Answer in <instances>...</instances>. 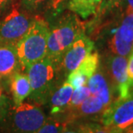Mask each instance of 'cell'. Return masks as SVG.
I'll list each match as a JSON object with an SVG mask.
<instances>
[{
	"mask_svg": "<svg viewBox=\"0 0 133 133\" xmlns=\"http://www.w3.org/2000/svg\"><path fill=\"white\" fill-rule=\"evenodd\" d=\"M26 73L31 86L29 98L41 107L46 105L52 92L63 83V79L65 81L60 65L46 57L29 65Z\"/></svg>",
	"mask_w": 133,
	"mask_h": 133,
	"instance_id": "obj_1",
	"label": "cell"
},
{
	"mask_svg": "<svg viewBox=\"0 0 133 133\" xmlns=\"http://www.w3.org/2000/svg\"><path fill=\"white\" fill-rule=\"evenodd\" d=\"M84 31L83 24L76 14H63L50 24L46 57L60 65L62 58L76 38Z\"/></svg>",
	"mask_w": 133,
	"mask_h": 133,
	"instance_id": "obj_2",
	"label": "cell"
},
{
	"mask_svg": "<svg viewBox=\"0 0 133 133\" xmlns=\"http://www.w3.org/2000/svg\"><path fill=\"white\" fill-rule=\"evenodd\" d=\"M49 29L50 24L46 18L39 14L35 15L29 29L16 45L22 70L26 72L29 65L46 57Z\"/></svg>",
	"mask_w": 133,
	"mask_h": 133,
	"instance_id": "obj_3",
	"label": "cell"
},
{
	"mask_svg": "<svg viewBox=\"0 0 133 133\" xmlns=\"http://www.w3.org/2000/svg\"><path fill=\"white\" fill-rule=\"evenodd\" d=\"M41 106L23 101L17 107L10 106L0 118L2 133H35L47 120Z\"/></svg>",
	"mask_w": 133,
	"mask_h": 133,
	"instance_id": "obj_4",
	"label": "cell"
},
{
	"mask_svg": "<svg viewBox=\"0 0 133 133\" xmlns=\"http://www.w3.org/2000/svg\"><path fill=\"white\" fill-rule=\"evenodd\" d=\"M35 15L23 10L19 0L15 3L0 18V45L16 46L27 33L32 23Z\"/></svg>",
	"mask_w": 133,
	"mask_h": 133,
	"instance_id": "obj_5",
	"label": "cell"
},
{
	"mask_svg": "<svg viewBox=\"0 0 133 133\" xmlns=\"http://www.w3.org/2000/svg\"><path fill=\"white\" fill-rule=\"evenodd\" d=\"M99 122L114 133H121L133 124V89L124 97H118L102 112Z\"/></svg>",
	"mask_w": 133,
	"mask_h": 133,
	"instance_id": "obj_6",
	"label": "cell"
},
{
	"mask_svg": "<svg viewBox=\"0 0 133 133\" xmlns=\"http://www.w3.org/2000/svg\"><path fill=\"white\" fill-rule=\"evenodd\" d=\"M110 54L128 57L133 52V10L127 4L114 34L107 41Z\"/></svg>",
	"mask_w": 133,
	"mask_h": 133,
	"instance_id": "obj_7",
	"label": "cell"
},
{
	"mask_svg": "<svg viewBox=\"0 0 133 133\" xmlns=\"http://www.w3.org/2000/svg\"><path fill=\"white\" fill-rule=\"evenodd\" d=\"M105 70L117 97H124L131 90L128 80V57L109 54L105 61Z\"/></svg>",
	"mask_w": 133,
	"mask_h": 133,
	"instance_id": "obj_8",
	"label": "cell"
},
{
	"mask_svg": "<svg viewBox=\"0 0 133 133\" xmlns=\"http://www.w3.org/2000/svg\"><path fill=\"white\" fill-rule=\"evenodd\" d=\"M95 50V42L82 32L70 45L62 58L60 68L64 78L74 70L83 58Z\"/></svg>",
	"mask_w": 133,
	"mask_h": 133,
	"instance_id": "obj_9",
	"label": "cell"
},
{
	"mask_svg": "<svg viewBox=\"0 0 133 133\" xmlns=\"http://www.w3.org/2000/svg\"><path fill=\"white\" fill-rule=\"evenodd\" d=\"M105 109L106 107L102 101L96 96L90 95L82 104L73 108L67 109L58 118H60L66 124H71L80 120H93L95 117L100 118Z\"/></svg>",
	"mask_w": 133,
	"mask_h": 133,
	"instance_id": "obj_10",
	"label": "cell"
},
{
	"mask_svg": "<svg viewBox=\"0 0 133 133\" xmlns=\"http://www.w3.org/2000/svg\"><path fill=\"white\" fill-rule=\"evenodd\" d=\"M100 55L97 51H93L89 53L83 60L78 64L66 76L65 81L68 82L74 89L87 84L89 79L94 75L100 65Z\"/></svg>",
	"mask_w": 133,
	"mask_h": 133,
	"instance_id": "obj_11",
	"label": "cell"
},
{
	"mask_svg": "<svg viewBox=\"0 0 133 133\" xmlns=\"http://www.w3.org/2000/svg\"><path fill=\"white\" fill-rule=\"evenodd\" d=\"M87 85L89 89L90 94L100 99L106 108L114 100V90L107 77L106 70L101 64V62L97 70L89 79Z\"/></svg>",
	"mask_w": 133,
	"mask_h": 133,
	"instance_id": "obj_12",
	"label": "cell"
},
{
	"mask_svg": "<svg viewBox=\"0 0 133 133\" xmlns=\"http://www.w3.org/2000/svg\"><path fill=\"white\" fill-rule=\"evenodd\" d=\"M8 90L11 95L12 106L17 107L29 98L31 86L27 73L22 70L13 73L8 81Z\"/></svg>",
	"mask_w": 133,
	"mask_h": 133,
	"instance_id": "obj_13",
	"label": "cell"
},
{
	"mask_svg": "<svg viewBox=\"0 0 133 133\" xmlns=\"http://www.w3.org/2000/svg\"><path fill=\"white\" fill-rule=\"evenodd\" d=\"M21 70L15 45H0V82L8 87L13 73Z\"/></svg>",
	"mask_w": 133,
	"mask_h": 133,
	"instance_id": "obj_14",
	"label": "cell"
},
{
	"mask_svg": "<svg viewBox=\"0 0 133 133\" xmlns=\"http://www.w3.org/2000/svg\"><path fill=\"white\" fill-rule=\"evenodd\" d=\"M73 90L74 88L68 82L64 81L52 92L46 103L49 108L50 117H58L66 111Z\"/></svg>",
	"mask_w": 133,
	"mask_h": 133,
	"instance_id": "obj_15",
	"label": "cell"
},
{
	"mask_svg": "<svg viewBox=\"0 0 133 133\" xmlns=\"http://www.w3.org/2000/svg\"><path fill=\"white\" fill-rule=\"evenodd\" d=\"M102 0H68L66 9L82 19L95 15L101 7Z\"/></svg>",
	"mask_w": 133,
	"mask_h": 133,
	"instance_id": "obj_16",
	"label": "cell"
},
{
	"mask_svg": "<svg viewBox=\"0 0 133 133\" xmlns=\"http://www.w3.org/2000/svg\"><path fill=\"white\" fill-rule=\"evenodd\" d=\"M80 133H114L100 122L94 120H80L71 123Z\"/></svg>",
	"mask_w": 133,
	"mask_h": 133,
	"instance_id": "obj_17",
	"label": "cell"
},
{
	"mask_svg": "<svg viewBox=\"0 0 133 133\" xmlns=\"http://www.w3.org/2000/svg\"><path fill=\"white\" fill-rule=\"evenodd\" d=\"M49 2L50 0H19L22 9L33 15H38L46 10Z\"/></svg>",
	"mask_w": 133,
	"mask_h": 133,
	"instance_id": "obj_18",
	"label": "cell"
},
{
	"mask_svg": "<svg viewBox=\"0 0 133 133\" xmlns=\"http://www.w3.org/2000/svg\"><path fill=\"white\" fill-rule=\"evenodd\" d=\"M65 122L58 117H48L47 120L35 133H59Z\"/></svg>",
	"mask_w": 133,
	"mask_h": 133,
	"instance_id": "obj_19",
	"label": "cell"
},
{
	"mask_svg": "<svg viewBox=\"0 0 133 133\" xmlns=\"http://www.w3.org/2000/svg\"><path fill=\"white\" fill-rule=\"evenodd\" d=\"M90 95L91 94H90L89 89L87 84L79 87V88H76V89H74L67 109L73 108V107L79 106V105L83 103Z\"/></svg>",
	"mask_w": 133,
	"mask_h": 133,
	"instance_id": "obj_20",
	"label": "cell"
},
{
	"mask_svg": "<svg viewBox=\"0 0 133 133\" xmlns=\"http://www.w3.org/2000/svg\"><path fill=\"white\" fill-rule=\"evenodd\" d=\"M68 0H50L46 10L52 17H57L66 9Z\"/></svg>",
	"mask_w": 133,
	"mask_h": 133,
	"instance_id": "obj_21",
	"label": "cell"
},
{
	"mask_svg": "<svg viewBox=\"0 0 133 133\" xmlns=\"http://www.w3.org/2000/svg\"><path fill=\"white\" fill-rule=\"evenodd\" d=\"M8 87L0 82V118L3 117L10 106H12V101L8 96L6 90Z\"/></svg>",
	"mask_w": 133,
	"mask_h": 133,
	"instance_id": "obj_22",
	"label": "cell"
},
{
	"mask_svg": "<svg viewBox=\"0 0 133 133\" xmlns=\"http://www.w3.org/2000/svg\"><path fill=\"white\" fill-rule=\"evenodd\" d=\"M125 0H102V3L101 4V7L99 9V12L101 13L104 10H112L114 8L118 7L120 4H122Z\"/></svg>",
	"mask_w": 133,
	"mask_h": 133,
	"instance_id": "obj_23",
	"label": "cell"
},
{
	"mask_svg": "<svg viewBox=\"0 0 133 133\" xmlns=\"http://www.w3.org/2000/svg\"><path fill=\"white\" fill-rule=\"evenodd\" d=\"M16 0H0V18L6 14Z\"/></svg>",
	"mask_w": 133,
	"mask_h": 133,
	"instance_id": "obj_24",
	"label": "cell"
},
{
	"mask_svg": "<svg viewBox=\"0 0 133 133\" xmlns=\"http://www.w3.org/2000/svg\"><path fill=\"white\" fill-rule=\"evenodd\" d=\"M128 80L131 89H133V52L128 56Z\"/></svg>",
	"mask_w": 133,
	"mask_h": 133,
	"instance_id": "obj_25",
	"label": "cell"
},
{
	"mask_svg": "<svg viewBox=\"0 0 133 133\" xmlns=\"http://www.w3.org/2000/svg\"><path fill=\"white\" fill-rule=\"evenodd\" d=\"M59 133H80L76 130L72 124H65V125L63 127Z\"/></svg>",
	"mask_w": 133,
	"mask_h": 133,
	"instance_id": "obj_26",
	"label": "cell"
},
{
	"mask_svg": "<svg viewBox=\"0 0 133 133\" xmlns=\"http://www.w3.org/2000/svg\"><path fill=\"white\" fill-rule=\"evenodd\" d=\"M121 133H133V124L129 127H127L126 129H124Z\"/></svg>",
	"mask_w": 133,
	"mask_h": 133,
	"instance_id": "obj_27",
	"label": "cell"
},
{
	"mask_svg": "<svg viewBox=\"0 0 133 133\" xmlns=\"http://www.w3.org/2000/svg\"><path fill=\"white\" fill-rule=\"evenodd\" d=\"M125 1L127 2V4L133 10V0H125Z\"/></svg>",
	"mask_w": 133,
	"mask_h": 133,
	"instance_id": "obj_28",
	"label": "cell"
}]
</instances>
